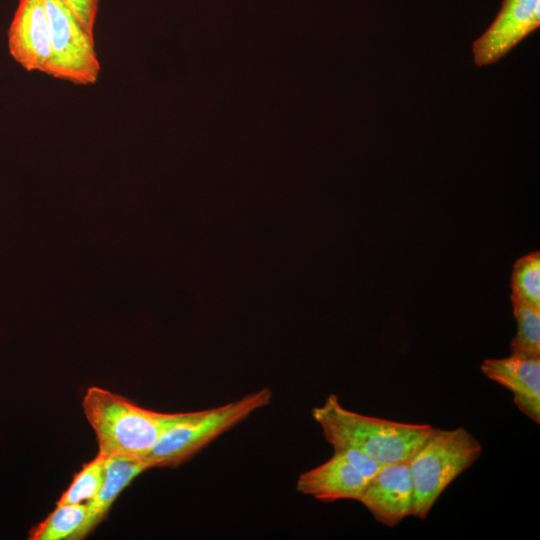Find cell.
I'll return each instance as SVG.
<instances>
[{
	"instance_id": "6da1fadb",
	"label": "cell",
	"mask_w": 540,
	"mask_h": 540,
	"mask_svg": "<svg viewBox=\"0 0 540 540\" xmlns=\"http://www.w3.org/2000/svg\"><path fill=\"white\" fill-rule=\"evenodd\" d=\"M314 420L332 447L352 446L380 465L409 461L435 427L397 422L350 411L335 394L312 410Z\"/></svg>"
},
{
	"instance_id": "7a4b0ae2",
	"label": "cell",
	"mask_w": 540,
	"mask_h": 540,
	"mask_svg": "<svg viewBox=\"0 0 540 540\" xmlns=\"http://www.w3.org/2000/svg\"><path fill=\"white\" fill-rule=\"evenodd\" d=\"M83 410L105 457H145L166 430L190 414L145 409L99 387L88 388Z\"/></svg>"
},
{
	"instance_id": "3957f363",
	"label": "cell",
	"mask_w": 540,
	"mask_h": 540,
	"mask_svg": "<svg viewBox=\"0 0 540 540\" xmlns=\"http://www.w3.org/2000/svg\"><path fill=\"white\" fill-rule=\"evenodd\" d=\"M481 453V443L465 428H435L408 461L414 488L411 516L425 519L445 489L471 467Z\"/></svg>"
},
{
	"instance_id": "277c9868",
	"label": "cell",
	"mask_w": 540,
	"mask_h": 540,
	"mask_svg": "<svg viewBox=\"0 0 540 540\" xmlns=\"http://www.w3.org/2000/svg\"><path fill=\"white\" fill-rule=\"evenodd\" d=\"M271 399L272 392L265 387L218 407L192 411L166 430L145 458L152 467L181 464L250 414L267 406Z\"/></svg>"
},
{
	"instance_id": "5b68a950",
	"label": "cell",
	"mask_w": 540,
	"mask_h": 540,
	"mask_svg": "<svg viewBox=\"0 0 540 540\" xmlns=\"http://www.w3.org/2000/svg\"><path fill=\"white\" fill-rule=\"evenodd\" d=\"M50 26L47 74L79 85L94 84L101 66L90 34L61 0H42Z\"/></svg>"
},
{
	"instance_id": "8992f818",
	"label": "cell",
	"mask_w": 540,
	"mask_h": 540,
	"mask_svg": "<svg viewBox=\"0 0 540 540\" xmlns=\"http://www.w3.org/2000/svg\"><path fill=\"white\" fill-rule=\"evenodd\" d=\"M540 26V0H503L486 31L472 44L474 63L491 65Z\"/></svg>"
},
{
	"instance_id": "52a82bcc",
	"label": "cell",
	"mask_w": 540,
	"mask_h": 540,
	"mask_svg": "<svg viewBox=\"0 0 540 540\" xmlns=\"http://www.w3.org/2000/svg\"><path fill=\"white\" fill-rule=\"evenodd\" d=\"M413 500L408 461L383 465L357 499L377 522L389 528L411 516Z\"/></svg>"
},
{
	"instance_id": "ba28073f",
	"label": "cell",
	"mask_w": 540,
	"mask_h": 540,
	"mask_svg": "<svg viewBox=\"0 0 540 540\" xmlns=\"http://www.w3.org/2000/svg\"><path fill=\"white\" fill-rule=\"evenodd\" d=\"M8 48L24 69L47 74L51 35L42 0H19L8 30Z\"/></svg>"
},
{
	"instance_id": "9c48e42d",
	"label": "cell",
	"mask_w": 540,
	"mask_h": 540,
	"mask_svg": "<svg viewBox=\"0 0 540 540\" xmlns=\"http://www.w3.org/2000/svg\"><path fill=\"white\" fill-rule=\"evenodd\" d=\"M481 372L513 394L517 408L540 423V356L511 352L503 358H487Z\"/></svg>"
},
{
	"instance_id": "30bf717a",
	"label": "cell",
	"mask_w": 540,
	"mask_h": 540,
	"mask_svg": "<svg viewBox=\"0 0 540 540\" xmlns=\"http://www.w3.org/2000/svg\"><path fill=\"white\" fill-rule=\"evenodd\" d=\"M367 482L344 457L334 452L324 463L301 473L296 481V490L322 501H357Z\"/></svg>"
},
{
	"instance_id": "8fae6325",
	"label": "cell",
	"mask_w": 540,
	"mask_h": 540,
	"mask_svg": "<svg viewBox=\"0 0 540 540\" xmlns=\"http://www.w3.org/2000/svg\"><path fill=\"white\" fill-rule=\"evenodd\" d=\"M153 468L145 458L109 456L105 460L104 479L98 494L87 502L89 511L98 525L113 502L129 483L142 472Z\"/></svg>"
},
{
	"instance_id": "7c38bea8",
	"label": "cell",
	"mask_w": 540,
	"mask_h": 540,
	"mask_svg": "<svg viewBox=\"0 0 540 540\" xmlns=\"http://www.w3.org/2000/svg\"><path fill=\"white\" fill-rule=\"evenodd\" d=\"M96 526L87 503L57 505L53 512L30 530L29 539H80Z\"/></svg>"
},
{
	"instance_id": "4fadbf2b",
	"label": "cell",
	"mask_w": 540,
	"mask_h": 540,
	"mask_svg": "<svg viewBox=\"0 0 540 540\" xmlns=\"http://www.w3.org/2000/svg\"><path fill=\"white\" fill-rule=\"evenodd\" d=\"M511 300L540 309V252L526 254L513 265Z\"/></svg>"
},
{
	"instance_id": "5bb4252c",
	"label": "cell",
	"mask_w": 540,
	"mask_h": 540,
	"mask_svg": "<svg viewBox=\"0 0 540 540\" xmlns=\"http://www.w3.org/2000/svg\"><path fill=\"white\" fill-rule=\"evenodd\" d=\"M517 330L511 352L540 356V309L511 300Z\"/></svg>"
},
{
	"instance_id": "9a60e30c",
	"label": "cell",
	"mask_w": 540,
	"mask_h": 540,
	"mask_svg": "<svg viewBox=\"0 0 540 540\" xmlns=\"http://www.w3.org/2000/svg\"><path fill=\"white\" fill-rule=\"evenodd\" d=\"M105 460L106 457L98 453L92 461L85 464L61 495L57 505L79 504L92 500L103 483Z\"/></svg>"
},
{
	"instance_id": "2e32d148",
	"label": "cell",
	"mask_w": 540,
	"mask_h": 540,
	"mask_svg": "<svg viewBox=\"0 0 540 540\" xmlns=\"http://www.w3.org/2000/svg\"><path fill=\"white\" fill-rule=\"evenodd\" d=\"M333 448L334 452L344 457L367 480L375 476L382 467L374 459L355 447L343 445Z\"/></svg>"
},
{
	"instance_id": "e0dca14e",
	"label": "cell",
	"mask_w": 540,
	"mask_h": 540,
	"mask_svg": "<svg viewBox=\"0 0 540 540\" xmlns=\"http://www.w3.org/2000/svg\"><path fill=\"white\" fill-rule=\"evenodd\" d=\"M78 18L85 29L94 35V25L99 8V0H61Z\"/></svg>"
}]
</instances>
